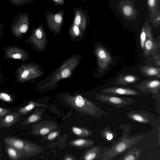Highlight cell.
Wrapping results in <instances>:
<instances>
[{
	"instance_id": "1",
	"label": "cell",
	"mask_w": 160,
	"mask_h": 160,
	"mask_svg": "<svg viewBox=\"0 0 160 160\" xmlns=\"http://www.w3.org/2000/svg\"><path fill=\"white\" fill-rule=\"evenodd\" d=\"M118 128L122 130V134L112 144L110 149L105 152L103 155V160H114L130 149L145 136L141 133L131 136L130 132L132 127L128 124H122Z\"/></svg>"
},
{
	"instance_id": "40",
	"label": "cell",
	"mask_w": 160,
	"mask_h": 160,
	"mask_svg": "<svg viewBox=\"0 0 160 160\" xmlns=\"http://www.w3.org/2000/svg\"><path fill=\"white\" fill-rule=\"evenodd\" d=\"M1 155V148H0V156Z\"/></svg>"
},
{
	"instance_id": "35",
	"label": "cell",
	"mask_w": 160,
	"mask_h": 160,
	"mask_svg": "<svg viewBox=\"0 0 160 160\" xmlns=\"http://www.w3.org/2000/svg\"><path fill=\"white\" fill-rule=\"evenodd\" d=\"M73 30L76 35H78V34L79 33V30L77 26H74L73 28Z\"/></svg>"
},
{
	"instance_id": "10",
	"label": "cell",
	"mask_w": 160,
	"mask_h": 160,
	"mask_svg": "<svg viewBox=\"0 0 160 160\" xmlns=\"http://www.w3.org/2000/svg\"><path fill=\"white\" fill-rule=\"evenodd\" d=\"M96 52L98 64L100 71L102 73L108 68L109 65L112 62V59L108 51L102 46H98Z\"/></svg>"
},
{
	"instance_id": "37",
	"label": "cell",
	"mask_w": 160,
	"mask_h": 160,
	"mask_svg": "<svg viewBox=\"0 0 160 160\" xmlns=\"http://www.w3.org/2000/svg\"><path fill=\"white\" fill-rule=\"evenodd\" d=\"M159 21H160V17L159 16H158V17L155 20V22H157L158 23H159Z\"/></svg>"
},
{
	"instance_id": "26",
	"label": "cell",
	"mask_w": 160,
	"mask_h": 160,
	"mask_svg": "<svg viewBox=\"0 0 160 160\" xmlns=\"http://www.w3.org/2000/svg\"><path fill=\"white\" fill-rule=\"evenodd\" d=\"M153 58L156 64L158 66H160V54H157L156 53L153 55Z\"/></svg>"
},
{
	"instance_id": "36",
	"label": "cell",
	"mask_w": 160,
	"mask_h": 160,
	"mask_svg": "<svg viewBox=\"0 0 160 160\" xmlns=\"http://www.w3.org/2000/svg\"><path fill=\"white\" fill-rule=\"evenodd\" d=\"M3 27L4 25L2 23L0 22V38L2 33V31Z\"/></svg>"
},
{
	"instance_id": "7",
	"label": "cell",
	"mask_w": 160,
	"mask_h": 160,
	"mask_svg": "<svg viewBox=\"0 0 160 160\" xmlns=\"http://www.w3.org/2000/svg\"><path fill=\"white\" fill-rule=\"evenodd\" d=\"M125 115L133 121L144 124L150 123L153 118V116L151 113L144 110H132Z\"/></svg>"
},
{
	"instance_id": "28",
	"label": "cell",
	"mask_w": 160,
	"mask_h": 160,
	"mask_svg": "<svg viewBox=\"0 0 160 160\" xmlns=\"http://www.w3.org/2000/svg\"><path fill=\"white\" fill-rule=\"evenodd\" d=\"M70 73L69 70L68 68L64 69L61 73L62 76L64 78H66L69 76Z\"/></svg>"
},
{
	"instance_id": "2",
	"label": "cell",
	"mask_w": 160,
	"mask_h": 160,
	"mask_svg": "<svg viewBox=\"0 0 160 160\" xmlns=\"http://www.w3.org/2000/svg\"><path fill=\"white\" fill-rule=\"evenodd\" d=\"M28 15L26 12H20L13 18L10 26L12 34L18 38H21L29 28Z\"/></svg>"
},
{
	"instance_id": "24",
	"label": "cell",
	"mask_w": 160,
	"mask_h": 160,
	"mask_svg": "<svg viewBox=\"0 0 160 160\" xmlns=\"http://www.w3.org/2000/svg\"><path fill=\"white\" fill-rule=\"evenodd\" d=\"M0 99L7 102H11L13 101L12 96L5 92H0Z\"/></svg>"
},
{
	"instance_id": "11",
	"label": "cell",
	"mask_w": 160,
	"mask_h": 160,
	"mask_svg": "<svg viewBox=\"0 0 160 160\" xmlns=\"http://www.w3.org/2000/svg\"><path fill=\"white\" fill-rule=\"evenodd\" d=\"M110 147L107 148L102 145L94 147L87 152L85 156L86 160H103V155L105 152L109 150Z\"/></svg>"
},
{
	"instance_id": "3",
	"label": "cell",
	"mask_w": 160,
	"mask_h": 160,
	"mask_svg": "<svg viewBox=\"0 0 160 160\" xmlns=\"http://www.w3.org/2000/svg\"><path fill=\"white\" fill-rule=\"evenodd\" d=\"M97 99L100 101L113 106L116 108H122L135 102L136 101L129 98L121 97L102 93L96 94Z\"/></svg>"
},
{
	"instance_id": "34",
	"label": "cell",
	"mask_w": 160,
	"mask_h": 160,
	"mask_svg": "<svg viewBox=\"0 0 160 160\" xmlns=\"http://www.w3.org/2000/svg\"><path fill=\"white\" fill-rule=\"evenodd\" d=\"M81 22V17L79 15H77L75 19V23L77 25H78Z\"/></svg>"
},
{
	"instance_id": "4",
	"label": "cell",
	"mask_w": 160,
	"mask_h": 160,
	"mask_svg": "<svg viewBox=\"0 0 160 160\" xmlns=\"http://www.w3.org/2000/svg\"><path fill=\"white\" fill-rule=\"evenodd\" d=\"M133 87L146 96L151 94L152 98L160 97V81L159 80H145L135 84Z\"/></svg>"
},
{
	"instance_id": "13",
	"label": "cell",
	"mask_w": 160,
	"mask_h": 160,
	"mask_svg": "<svg viewBox=\"0 0 160 160\" xmlns=\"http://www.w3.org/2000/svg\"><path fill=\"white\" fill-rule=\"evenodd\" d=\"M140 72L145 77L151 78H160V68L152 66H142L139 68Z\"/></svg>"
},
{
	"instance_id": "29",
	"label": "cell",
	"mask_w": 160,
	"mask_h": 160,
	"mask_svg": "<svg viewBox=\"0 0 160 160\" xmlns=\"http://www.w3.org/2000/svg\"><path fill=\"white\" fill-rule=\"evenodd\" d=\"M49 129L47 128H43L40 131V133L41 135H45L49 132Z\"/></svg>"
},
{
	"instance_id": "42",
	"label": "cell",
	"mask_w": 160,
	"mask_h": 160,
	"mask_svg": "<svg viewBox=\"0 0 160 160\" xmlns=\"http://www.w3.org/2000/svg\"></svg>"
},
{
	"instance_id": "9",
	"label": "cell",
	"mask_w": 160,
	"mask_h": 160,
	"mask_svg": "<svg viewBox=\"0 0 160 160\" xmlns=\"http://www.w3.org/2000/svg\"><path fill=\"white\" fill-rule=\"evenodd\" d=\"M5 59H12L24 61L27 55L25 51L21 48L16 46L8 47L4 49Z\"/></svg>"
},
{
	"instance_id": "16",
	"label": "cell",
	"mask_w": 160,
	"mask_h": 160,
	"mask_svg": "<svg viewBox=\"0 0 160 160\" xmlns=\"http://www.w3.org/2000/svg\"><path fill=\"white\" fill-rule=\"evenodd\" d=\"M5 148L7 155L11 160H21L22 157L26 155L23 151L17 149L9 145L6 144Z\"/></svg>"
},
{
	"instance_id": "41",
	"label": "cell",
	"mask_w": 160,
	"mask_h": 160,
	"mask_svg": "<svg viewBox=\"0 0 160 160\" xmlns=\"http://www.w3.org/2000/svg\"><path fill=\"white\" fill-rule=\"evenodd\" d=\"M1 70V66L0 65V70Z\"/></svg>"
},
{
	"instance_id": "39",
	"label": "cell",
	"mask_w": 160,
	"mask_h": 160,
	"mask_svg": "<svg viewBox=\"0 0 160 160\" xmlns=\"http://www.w3.org/2000/svg\"><path fill=\"white\" fill-rule=\"evenodd\" d=\"M72 158H66V160H72Z\"/></svg>"
},
{
	"instance_id": "31",
	"label": "cell",
	"mask_w": 160,
	"mask_h": 160,
	"mask_svg": "<svg viewBox=\"0 0 160 160\" xmlns=\"http://www.w3.org/2000/svg\"><path fill=\"white\" fill-rule=\"evenodd\" d=\"M54 18L56 22L58 23H60L62 22V17L58 14L55 15L54 17Z\"/></svg>"
},
{
	"instance_id": "22",
	"label": "cell",
	"mask_w": 160,
	"mask_h": 160,
	"mask_svg": "<svg viewBox=\"0 0 160 160\" xmlns=\"http://www.w3.org/2000/svg\"><path fill=\"white\" fill-rule=\"evenodd\" d=\"M39 119L38 116L36 114H33L23 122L22 125L25 126L36 122Z\"/></svg>"
},
{
	"instance_id": "8",
	"label": "cell",
	"mask_w": 160,
	"mask_h": 160,
	"mask_svg": "<svg viewBox=\"0 0 160 160\" xmlns=\"http://www.w3.org/2000/svg\"><path fill=\"white\" fill-rule=\"evenodd\" d=\"M102 93L112 95H138L140 92L132 88L123 87H113L107 88L101 90Z\"/></svg>"
},
{
	"instance_id": "18",
	"label": "cell",
	"mask_w": 160,
	"mask_h": 160,
	"mask_svg": "<svg viewBox=\"0 0 160 160\" xmlns=\"http://www.w3.org/2000/svg\"><path fill=\"white\" fill-rule=\"evenodd\" d=\"M37 105V104L34 102H30L26 106L20 108L18 112L21 115L26 114L33 109Z\"/></svg>"
},
{
	"instance_id": "15",
	"label": "cell",
	"mask_w": 160,
	"mask_h": 160,
	"mask_svg": "<svg viewBox=\"0 0 160 160\" xmlns=\"http://www.w3.org/2000/svg\"><path fill=\"white\" fill-rule=\"evenodd\" d=\"M142 151L141 148L134 147L130 149L119 156L118 160H137Z\"/></svg>"
},
{
	"instance_id": "5",
	"label": "cell",
	"mask_w": 160,
	"mask_h": 160,
	"mask_svg": "<svg viewBox=\"0 0 160 160\" xmlns=\"http://www.w3.org/2000/svg\"><path fill=\"white\" fill-rule=\"evenodd\" d=\"M146 38L143 50V56L146 58L150 54L153 55L160 46V38L159 35L156 40L154 39L151 28L145 27Z\"/></svg>"
},
{
	"instance_id": "19",
	"label": "cell",
	"mask_w": 160,
	"mask_h": 160,
	"mask_svg": "<svg viewBox=\"0 0 160 160\" xmlns=\"http://www.w3.org/2000/svg\"><path fill=\"white\" fill-rule=\"evenodd\" d=\"M73 144L75 145L78 146L85 145L86 146L90 147L93 146L95 142L92 140L79 139L74 141Z\"/></svg>"
},
{
	"instance_id": "23",
	"label": "cell",
	"mask_w": 160,
	"mask_h": 160,
	"mask_svg": "<svg viewBox=\"0 0 160 160\" xmlns=\"http://www.w3.org/2000/svg\"><path fill=\"white\" fill-rule=\"evenodd\" d=\"M146 38V32L145 27L142 28L140 35V44L142 49L143 50Z\"/></svg>"
},
{
	"instance_id": "17",
	"label": "cell",
	"mask_w": 160,
	"mask_h": 160,
	"mask_svg": "<svg viewBox=\"0 0 160 160\" xmlns=\"http://www.w3.org/2000/svg\"><path fill=\"white\" fill-rule=\"evenodd\" d=\"M100 134L101 137L106 141L112 144L115 142L118 136L117 133L107 126L100 131Z\"/></svg>"
},
{
	"instance_id": "38",
	"label": "cell",
	"mask_w": 160,
	"mask_h": 160,
	"mask_svg": "<svg viewBox=\"0 0 160 160\" xmlns=\"http://www.w3.org/2000/svg\"><path fill=\"white\" fill-rule=\"evenodd\" d=\"M3 78L1 74L0 73V83L3 80Z\"/></svg>"
},
{
	"instance_id": "14",
	"label": "cell",
	"mask_w": 160,
	"mask_h": 160,
	"mask_svg": "<svg viewBox=\"0 0 160 160\" xmlns=\"http://www.w3.org/2000/svg\"><path fill=\"white\" fill-rule=\"evenodd\" d=\"M139 80L137 76L129 74L120 75L115 80V84L118 86H124L137 82Z\"/></svg>"
},
{
	"instance_id": "25",
	"label": "cell",
	"mask_w": 160,
	"mask_h": 160,
	"mask_svg": "<svg viewBox=\"0 0 160 160\" xmlns=\"http://www.w3.org/2000/svg\"><path fill=\"white\" fill-rule=\"evenodd\" d=\"M122 11L125 15L129 16L132 14L133 10L130 6L126 5L123 7Z\"/></svg>"
},
{
	"instance_id": "20",
	"label": "cell",
	"mask_w": 160,
	"mask_h": 160,
	"mask_svg": "<svg viewBox=\"0 0 160 160\" xmlns=\"http://www.w3.org/2000/svg\"><path fill=\"white\" fill-rule=\"evenodd\" d=\"M72 130L75 134L79 136H81L82 134L83 136H88L92 134V132L89 130L82 129L77 127H73Z\"/></svg>"
},
{
	"instance_id": "32",
	"label": "cell",
	"mask_w": 160,
	"mask_h": 160,
	"mask_svg": "<svg viewBox=\"0 0 160 160\" xmlns=\"http://www.w3.org/2000/svg\"><path fill=\"white\" fill-rule=\"evenodd\" d=\"M148 4L150 8L154 6L156 3V0H148Z\"/></svg>"
},
{
	"instance_id": "21",
	"label": "cell",
	"mask_w": 160,
	"mask_h": 160,
	"mask_svg": "<svg viewBox=\"0 0 160 160\" xmlns=\"http://www.w3.org/2000/svg\"><path fill=\"white\" fill-rule=\"evenodd\" d=\"M9 1L11 4L15 6L19 7L29 3L33 0H9Z\"/></svg>"
},
{
	"instance_id": "12",
	"label": "cell",
	"mask_w": 160,
	"mask_h": 160,
	"mask_svg": "<svg viewBox=\"0 0 160 160\" xmlns=\"http://www.w3.org/2000/svg\"><path fill=\"white\" fill-rule=\"evenodd\" d=\"M21 115L18 112H12L7 114L0 121V127L8 128L17 122Z\"/></svg>"
},
{
	"instance_id": "30",
	"label": "cell",
	"mask_w": 160,
	"mask_h": 160,
	"mask_svg": "<svg viewBox=\"0 0 160 160\" xmlns=\"http://www.w3.org/2000/svg\"><path fill=\"white\" fill-rule=\"evenodd\" d=\"M58 135L57 132H53L50 133L48 136V138L49 140H52L54 138Z\"/></svg>"
},
{
	"instance_id": "6",
	"label": "cell",
	"mask_w": 160,
	"mask_h": 160,
	"mask_svg": "<svg viewBox=\"0 0 160 160\" xmlns=\"http://www.w3.org/2000/svg\"><path fill=\"white\" fill-rule=\"evenodd\" d=\"M3 141L6 144L9 145L22 150L28 155H31L35 150L32 144L15 137H6L3 139Z\"/></svg>"
},
{
	"instance_id": "27",
	"label": "cell",
	"mask_w": 160,
	"mask_h": 160,
	"mask_svg": "<svg viewBox=\"0 0 160 160\" xmlns=\"http://www.w3.org/2000/svg\"><path fill=\"white\" fill-rule=\"evenodd\" d=\"M11 112L8 109L0 107V117L4 116Z\"/></svg>"
},
{
	"instance_id": "33",
	"label": "cell",
	"mask_w": 160,
	"mask_h": 160,
	"mask_svg": "<svg viewBox=\"0 0 160 160\" xmlns=\"http://www.w3.org/2000/svg\"><path fill=\"white\" fill-rule=\"evenodd\" d=\"M36 34L37 38L38 39L41 38L42 37V32L39 29L37 30L36 31Z\"/></svg>"
}]
</instances>
